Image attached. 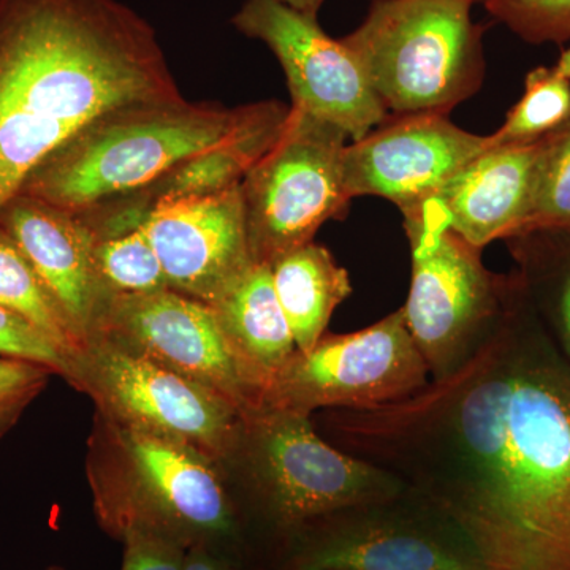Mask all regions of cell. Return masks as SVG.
I'll list each match as a JSON object with an SVG mask.
<instances>
[{
  "instance_id": "1",
  "label": "cell",
  "mask_w": 570,
  "mask_h": 570,
  "mask_svg": "<svg viewBox=\"0 0 570 570\" xmlns=\"http://www.w3.org/2000/svg\"><path fill=\"white\" fill-rule=\"evenodd\" d=\"M314 425L459 520L493 570H570V363L520 275L459 370L385 406L321 411Z\"/></svg>"
},
{
  "instance_id": "2",
  "label": "cell",
  "mask_w": 570,
  "mask_h": 570,
  "mask_svg": "<svg viewBox=\"0 0 570 570\" xmlns=\"http://www.w3.org/2000/svg\"><path fill=\"white\" fill-rule=\"evenodd\" d=\"M178 97L156 32L118 0H0V209L94 119Z\"/></svg>"
},
{
  "instance_id": "3",
  "label": "cell",
  "mask_w": 570,
  "mask_h": 570,
  "mask_svg": "<svg viewBox=\"0 0 570 570\" xmlns=\"http://www.w3.org/2000/svg\"><path fill=\"white\" fill-rule=\"evenodd\" d=\"M86 474L97 521L110 538L141 532L186 550L205 546L261 570L227 471L198 450L97 414Z\"/></svg>"
},
{
  "instance_id": "4",
  "label": "cell",
  "mask_w": 570,
  "mask_h": 570,
  "mask_svg": "<svg viewBox=\"0 0 570 570\" xmlns=\"http://www.w3.org/2000/svg\"><path fill=\"white\" fill-rule=\"evenodd\" d=\"M224 468L262 570H275L285 546L314 521L404 490L389 472L326 441L313 415L283 409L243 412Z\"/></svg>"
},
{
  "instance_id": "5",
  "label": "cell",
  "mask_w": 570,
  "mask_h": 570,
  "mask_svg": "<svg viewBox=\"0 0 570 570\" xmlns=\"http://www.w3.org/2000/svg\"><path fill=\"white\" fill-rule=\"evenodd\" d=\"M246 105L171 100L124 105L94 119L33 170L20 194L82 212L137 193L194 154L227 140Z\"/></svg>"
},
{
  "instance_id": "6",
  "label": "cell",
  "mask_w": 570,
  "mask_h": 570,
  "mask_svg": "<svg viewBox=\"0 0 570 570\" xmlns=\"http://www.w3.org/2000/svg\"><path fill=\"white\" fill-rule=\"evenodd\" d=\"M472 3L373 0L362 24L341 39L389 112L448 116L482 88L483 28Z\"/></svg>"
},
{
  "instance_id": "7",
  "label": "cell",
  "mask_w": 570,
  "mask_h": 570,
  "mask_svg": "<svg viewBox=\"0 0 570 570\" xmlns=\"http://www.w3.org/2000/svg\"><path fill=\"white\" fill-rule=\"evenodd\" d=\"M403 216L412 254L404 318L430 381H438L459 370L489 335L509 276L493 275L482 249L455 234L430 200Z\"/></svg>"
},
{
  "instance_id": "8",
  "label": "cell",
  "mask_w": 570,
  "mask_h": 570,
  "mask_svg": "<svg viewBox=\"0 0 570 570\" xmlns=\"http://www.w3.org/2000/svg\"><path fill=\"white\" fill-rule=\"evenodd\" d=\"M478 542L433 502L404 487L314 521L285 546L275 570H479Z\"/></svg>"
},
{
  "instance_id": "9",
  "label": "cell",
  "mask_w": 570,
  "mask_h": 570,
  "mask_svg": "<svg viewBox=\"0 0 570 570\" xmlns=\"http://www.w3.org/2000/svg\"><path fill=\"white\" fill-rule=\"evenodd\" d=\"M348 137L332 124L291 107L272 149L239 183L254 265L314 242L322 225L346 216L351 195L343 176Z\"/></svg>"
},
{
  "instance_id": "10",
  "label": "cell",
  "mask_w": 570,
  "mask_h": 570,
  "mask_svg": "<svg viewBox=\"0 0 570 570\" xmlns=\"http://www.w3.org/2000/svg\"><path fill=\"white\" fill-rule=\"evenodd\" d=\"M67 382L91 396L97 414L112 422L181 442L223 466L234 455L243 412L153 360L89 337Z\"/></svg>"
},
{
  "instance_id": "11",
  "label": "cell",
  "mask_w": 570,
  "mask_h": 570,
  "mask_svg": "<svg viewBox=\"0 0 570 570\" xmlns=\"http://www.w3.org/2000/svg\"><path fill=\"white\" fill-rule=\"evenodd\" d=\"M428 382L430 371L400 307L360 332L325 333L311 351H296L266 387L261 406L306 415L374 409L414 395Z\"/></svg>"
},
{
  "instance_id": "12",
  "label": "cell",
  "mask_w": 570,
  "mask_h": 570,
  "mask_svg": "<svg viewBox=\"0 0 570 570\" xmlns=\"http://www.w3.org/2000/svg\"><path fill=\"white\" fill-rule=\"evenodd\" d=\"M232 24L276 56L295 110L332 124L352 141L389 118L355 56L321 28L317 17L277 0H246Z\"/></svg>"
},
{
  "instance_id": "13",
  "label": "cell",
  "mask_w": 570,
  "mask_h": 570,
  "mask_svg": "<svg viewBox=\"0 0 570 570\" xmlns=\"http://www.w3.org/2000/svg\"><path fill=\"white\" fill-rule=\"evenodd\" d=\"M89 337L153 360L227 397L242 412L261 406V395L228 346L212 306L170 288L115 296Z\"/></svg>"
},
{
  "instance_id": "14",
  "label": "cell",
  "mask_w": 570,
  "mask_h": 570,
  "mask_svg": "<svg viewBox=\"0 0 570 570\" xmlns=\"http://www.w3.org/2000/svg\"><path fill=\"white\" fill-rule=\"evenodd\" d=\"M491 146L490 135L468 132L445 115L389 116L344 149V184L351 198L374 195L404 213L430 200Z\"/></svg>"
},
{
  "instance_id": "15",
  "label": "cell",
  "mask_w": 570,
  "mask_h": 570,
  "mask_svg": "<svg viewBox=\"0 0 570 570\" xmlns=\"http://www.w3.org/2000/svg\"><path fill=\"white\" fill-rule=\"evenodd\" d=\"M288 115L291 107L279 100L247 104L245 118L227 140L187 157L137 193L94 205L77 216L97 239L116 238L140 230L165 206L234 189L279 140Z\"/></svg>"
},
{
  "instance_id": "16",
  "label": "cell",
  "mask_w": 570,
  "mask_h": 570,
  "mask_svg": "<svg viewBox=\"0 0 570 570\" xmlns=\"http://www.w3.org/2000/svg\"><path fill=\"white\" fill-rule=\"evenodd\" d=\"M168 287L212 306L254 266L239 186L165 206L142 227Z\"/></svg>"
},
{
  "instance_id": "17",
  "label": "cell",
  "mask_w": 570,
  "mask_h": 570,
  "mask_svg": "<svg viewBox=\"0 0 570 570\" xmlns=\"http://www.w3.org/2000/svg\"><path fill=\"white\" fill-rule=\"evenodd\" d=\"M0 227L17 243L81 340L110 302L97 275V236L77 214L18 194L0 209Z\"/></svg>"
},
{
  "instance_id": "18",
  "label": "cell",
  "mask_w": 570,
  "mask_h": 570,
  "mask_svg": "<svg viewBox=\"0 0 570 570\" xmlns=\"http://www.w3.org/2000/svg\"><path fill=\"white\" fill-rule=\"evenodd\" d=\"M549 137L528 145L491 146L450 178L431 204L455 234L479 249L515 238L530 213Z\"/></svg>"
},
{
  "instance_id": "19",
  "label": "cell",
  "mask_w": 570,
  "mask_h": 570,
  "mask_svg": "<svg viewBox=\"0 0 570 570\" xmlns=\"http://www.w3.org/2000/svg\"><path fill=\"white\" fill-rule=\"evenodd\" d=\"M212 309L262 403L266 387L298 351L269 265H254Z\"/></svg>"
},
{
  "instance_id": "20",
  "label": "cell",
  "mask_w": 570,
  "mask_h": 570,
  "mask_svg": "<svg viewBox=\"0 0 570 570\" xmlns=\"http://www.w3.org/2000/svg\"><path fill=\"white\" fill-rule=\"evenodd\" d=\"M269 268L296 348L311 351L325 335L336 307L352 294L347 269L316 242L281 255Z\"/></svg>"
},
{
  "instance_id": "21",
  "label": "cell",
  "mask_w": 570,
  "mask_h": 570,
  "mask_svg": "<svg viewBox=\"0 0 570 570\" xmlns=\"http://www.w3.org/2000/svg\"><path fill=\"white\" fill-rule=\"evenodd\" d=\"M509 242L540 321L570 363V232H538Z\"/></svg>"
},
{
  "instance_id": "22",
  "label": "cell",
  "mask_w": 570,
  "mask_h": 570,
  "mask_svg": "<svg viewBox=\"0 0 570 570\" xmlns=\"http://www.w3.org/2000/svg\"><path fill=\"white\" fill-rule=\"evenodd\" d=\"M0 306L28 318L63 351L77 356L85 347L70 318L37 275L17 243L0 227Z\"/></svg>"
},
{
  "instance_id": "23",
  "label": "cell",
  "mask_w": 570,
  "mask_h": 570,
  "mask_svg": "<svg viewBox=\"0 0 570 570\" xmlns=\"http://www.w3.org/2000/svg\"><path fill=\"white\" fill-rule=\"evenodd\" d=\"M568 122L570 80L553 67H538L528 73L523 96L490 138L493 146L528 145L549 137Z\"/></svg>"
},
{
  "instance_id": "24",
  "label": "cell",
  "mask_w": 570,
  "mask_h": 570,
  "mask_svg": "<svg viewBox=\"0 0 570 570\" xmlns=\"http://www.w3.org/2000/svg\"><path fill=\"white\" fill-rule=\"evenodd\" d=\"M97 275L108 298L168 291L159 257L145 230L97 239L94 247Z\"/></svg>"
},
{
  "instance_id": "25",
  "label": "cell",
  "mask_w": 570,
  "mask_h": 570,
  "mask_svg": "<svg viewBox=\"0 0 570 570\" xmlns=\"http://www.w3.org/2000/svg\"><path fill=\"white\" fill-rule=\"evenodd\" d=\"M538 232H570V122L549 137L519 236Z\"/></svg>"
},
{
  "instance_id": "26",
  "label": "cell",
  "mask_w": 570,
  "mask_h": 570,
  "mask_svg": "<svg viewBox=\"0 0 570 570\" xmlns=\"http://www.w3.org/2000/svg\"><path fill=\"white\" fill-rule=\"evenodd\" d=\"M494 20L532 45L570 40V0H483Z\"/></svg>"
},
{
  "instance_id": "27",
  "label": "cell",
  "mask_w": 570,
  "mask_h": 570,
  "mask_svg": "<svg viewBox=\"0 0 570 570\" xmlns=\"http://www.w3.org/2000/svg\"><path fill=\"white\" fill-rule=\"evenodd\" d=\"M0 356L24 360L69 379L75 356L20 314L0 306Z\"/></svg>"
},
{
  "instance_id": "28",
  "label": "cell",
  "mask_w": 570,
  "mask_h": 570,
  "mask_svg": "<svg viewBox=\"0 0 570 570\" xmlns=\"http://www.w3.org/2000/svg\"><path fill=\"white\" fill-rule=\"evenodd\" d=\"M51 376L55 373L48 367L0 356V439L17 425Z\"/></svg>"
},
{
  "instance_id": "29",
  "label": "cell",
  "mask_w": 570,
  "mask_h": 570,
  "mask_svg": "<svg viewBox=\"0 0 570 570\" xmlns=\"http://www.w3.org/2000/svg\"><path fill=\"white\" fill-rule=\"evenodd\" d=\"M121 542V570H183L187 550L178 543L141 532L127 534Z\"/></svg>"
},
{
  "instance_id": "30",
  "label": "cell",
  "mask_w": 570,
  "mask_h": 570,
  "mask_svg": "<svg viewBox=\"0 0 570 570\" xmlns=\"http://www.w3.org/2000/svg\"><path fill=\"white\" fill-rule=\"evenodd\" d=\"M183 570H246L234 558L209 549L205 546H195L187 549L184 557Z\"/></svg>"
},
{
  "instance_id": "31",
  "label": "cell",
  "mask_w": 570,
  "mask_h": 570,
  "mask_svg": "<svg viewBox=\"0 0 570 570\" xmlns=\"http://www.w3.org/2000/svg\"><path fill=\"white\" fill-rule=\"evenodd\" d=\"M277 2L284 3V6L291 7L302 13L313 14L317 17L318 10L324 6L325 0H277Z\"/></svg>"
},
{
  "instance_id": "32",
  "label": "cell",
  "mask_w": 570,
  "mask_h": 570,
  "mask_svg": "<svg viewBox=\"0 0 570 570\" xmlns=\"http://www.w3.org/2000/svg\"><path fill=\"white\" fill-rule=\"evenodd\" d=\"M553 69L570 80V48L561 52L560 59H558L557 66Z\"/></svg>"
},
{
  "instance_id": "33",
  "label": "cell",
  "mask_w": 570,
  "mask_h": 570,
  "mask_svg": "<svg viewBox=\"0 0 570 570\" xmlns=\"http://www.w3.org/2000/svg\"><path fill=\"white\" fill-rule=\"evenodd\" d=\"M48 570H66V569L59 568V566H52V568H50Z\"/></svg>"
},
{
  "instance_id": "34",
  "label": "cell",
  "mask_w": 570,
  "mask_h": 570,
  "mask_svg": "<svg viewBox=\"0 0 570 570\" xmlns=\"http://www.w3.org/2000/svg\"><path fill=\"white\" fill-rule=\"evenodd\" d=\"M317 570H340V569H317Z\"/></svg>"
},
{
  "instance_id": "35",
  "label": "cell",
  "mask_w": 570,
  "mask_h": 570,
  "mask_svg": "<svg viewBox=\"0 0 570 570\" xmlns=\"http://www.w3.org/2000/svg\"><path fill=\"white\" fill-rule=\"evenodd\" d=\"M474 2H478V0H474Z\"/></svg>"
}]
</instances>
